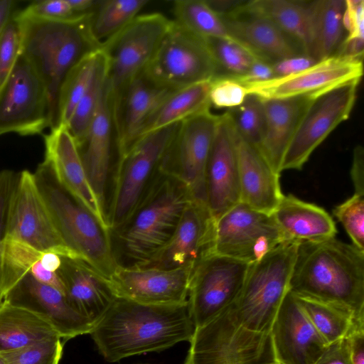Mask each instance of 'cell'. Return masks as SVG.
Wrapping results in <instances>:
<instances>
[{"mask_svg": "<svg viewBox=\"0 0 364 364\" xmlns=\"http://www.w3.org/2000/svg\"><path fill=\"white\" fill-rule=\"evenodd\" d=\"M194 331L188 304L154 306L117 297L90 334L104 358L114 363L189 342Z\"/></svg>", "mask_w": 364, "mask_h": 364, "instance_id": "6da1fadb", "label": "cell"}, {"mask_svg": "<svg viewBox=\"0 0 364 364\" xmlns=\"http://www.w3.org/2000/svg\"><path fill=\"white\" fill-rule=\"evenodd\" d=\"M289 291L344 306L364 318V251L336 237L299 242Z\"/></svg>", "mask_w": 364, "mask_h": 364, "instance_id": "7a4b0ae2", "label": "cell"}, {"mask_svg": "<svg viewBox=\"0 0 364 364\" xmlns=\"http://www.w3.org/2000/svg\"><path fill=\"white\" fill-rule=\"evenodd\" d=\"M21 54L33 65L43 82L50 100L55 126L61 85L70 70L101 45L92 36L89 19L70 21L18 17Z\"/></svg>", "mask_w": 364, "mask_h": 364, "instance_id": "3957f363", "label": "cell"}, {"mask_svg": "<svg viewBox=\"0 0 364 364\" xmlns=\"http://www.w3.org/2000/svg\"><path fill=\"white\" fill-rule=\"evenodd\" d=\"M33 174L65 245L80 260L107 279L119 264L112 250L110 230L63 188L46 160Z\"/></svg>", "mask_w": 364, "mask_h": 364, "instance_id": "277c9868", "label": "cell"}, {"mask_svg": "<svg viewBox=\"0 0 364 364\" xmlns=\"http://www.w3.org/2000/svg\"><path fill=\"white\" fill-rule=\"evenodd\" d=\"M298 242H285L250 264L242 288L230 306L245 328L269 333L279 306L289 290Z\"/></svg>", "mask_w": 364, "mask_h": 364, "instance_id": "5b68a950", "label": "cell"}, {"mask_svg": "<svg viewBox=\"0 0 364 364\" xmlns=\"http://www.w3.org/2000/svg\"><path fill=\"white\" fill-rule=\"evenodd\" d=\"M166 176L122 228V243L132 265L146 263L168 243L191 200L178 181Z\"/></svg>", "mask_w": 364, "mask_h": 364, "instance_id": "8992f818", "label": "cell"}, {"mask_svg": "<svg viewBox=\"0 0 364 364\" xmlns=\"http://www.w3.org/2000/svg\"><path fill=\"white\" fill-rule=\"evenodd\" d=\"M184 364H272L277 362L270 333L249 330L229 306L195 329Z\"/></svg>", "mask_w": 364, "mask_h": 364, "instance_id": "52a82bcc", "label": "cell"}, {"mask_svg": "<svg viewBox=\"0 0 364 364\" xmlns=\"http://www.w3.org/2000/svg\"><path fill=\"white\" fill-rule=\"evenodd\" d=\"M141 73L156 86L172 91L219 75L205 38L173 20Z\"/></svg>", "mask_w": 364, "mask_h": 364, "instance_id": "ba28073f", "label": "cell"}, {"mask_svg": "<svg viewBox=\"0 0 364 364\" xmlns=\"http://www.w3.org/2000/svg\"><path fill=\"white\" fill-rule=\"evenodd\" d=\"M179 123L147 134L118 159L113 196L107 214L110 230L122 229L143 201L145 187L159 168Z\"/></svg>", "mask_w": 364, "mask_h": 364, "instance_id": "9c48e42d", "label": "cell"}, {"mask_svg": "<svg viewBox=\"0 0 364 364\" xmlns=\"http://www.w3.org/2000/svg\"><path fill=\"white\" fill-rule=\"evenodd\" d=\"M171 23L172 20L159 13L139 15L101 45L107 60L109 99L143 71Z\"/></svg>", "mask_w": 364, "mask_h": 364, "instance_id": "30bf717a", "label": "cell"}, {"mask_svg": "<svg viewBox=\"0 0 364 364\" xmlns=\"http://www.w3.org/2000/svg\"><path fill=\"white\" fill-rule=\"evenodd\" d=\"M360 80L350 81L309 96L283 157L281 172L301 170L314 150L353 109Z\"/></svg>", "mask_w": 364, "mask_h": 364, "instance_id": "8fae6325", "label": "cell"}, {"mask_svg": "<svg viewBox=\"0 0 364 364\" xmlns=\"http://www.w3.org/2000/svg\"><path fill=\"white\" fill-rule=\"evenodd\" d=\"M218 118L208 108L181 122L159 166L160 172L185 188L191 200L204 204L206 167Z\"/></svg>", "mask_w": 364, "mask_h": 364, "instance_id": "7c38bea8", "label": "cell"}, {"mask_svg": "<svg viewBox=\"0 0 364 364\" xmlns=\"http://www.w3.org/2000/svg\"><path fill=\"white\" fill-rule=\"evenodd\" d=\"M55 127L43 82L33 65L20 54L0 90V135L30 136Z\"/></svg>", "mask_w": 364, "mask_h": 364, "instance_id": "4fadbf2b", "label": "cell"}, {"mask_svg": "<svg viewBox=\"0 0 364 364\" xmlns=\"http://www.w3.org/2000/svg\"><path fill=\"white\" fill-rule=\"evenodd\" d=\"M285 242L288 241L272 214L255 210L242 203L215 219L212 254L250 264Z\"/></svg>", "mask_w": 364, "mask_h": 364, "instance_id": "5bb4252c", "label": "cell"}, {"mask_svg": "<svg viewBox=\"0 0 364 364\" xmlns=\"http://www.w3.org/2000/svg\"><path fill=\"white\" fill-rule=\"evenodd\" d=\"M4 237L42 252L79 259L62 240L33 174L28 170L18 173L8 206Z\"/></svg>", "mask_w": 364, "mask_h": 364, "instance_id": "9a60e30c", "label": "cell"}, {"mask_svg": "<svg viewBox=\"0 0 364 364\" xmlns=\"http://www.w3.org/2000/svg\"><path fill=\"white\" fill-rule=\"evenodd\" d=\"M250 264L212 254L195 267L189 287L188 306L195 329L206 324L237 298Z\"/></svg>", "mask_w": 364, "mask_h": 364, "instance_id": "2e32d148", "label": "cell"}, {"mask_svg": "<svg viewBox=\"0 0 364 364\" xmlns=\"http://www.w3.org/2000/svg\"><path fill=\"white\" fill-rule=\"evenodd\" d=\"M194 269H162L119 264L107 280L117 298L146 305H182L188 304Z\"/></svg>", "mask_w": 364, "mask_h": 364, "instance_id": "e0dca14e", "label": "cell"}, {"mask_svg": "<svg viewBox=\"0 0 364 364\" xmlns=\"http://www.w3.org/2000/svg\"><path fill=\"white\" fill-rule=\"evenodd\" d=\"M363 60L333 55L293 75L245 85L247 94L262 100L312 96L340 85L360 80Z\"/></svg>", "mask_w": 364, "mask_h": 364, "instance_id": "ac0fdd59", "label": "cell"}, {"mask_svg": "<svg viewBox=\"0 0 364 364\" xmlns=\"http://www.w3.org/2000/svg\"><path fill=\"white\" fill-rule=\"evenodd\" d=\"M206 204L216 219L240 203L236 132L228 111L219 115L205 172Z\"/></svg>", "mask_w": 364, "mask_h": 364, "instance_id": "d6986e66", "label": "cell"}, {"mask_svg": "<svg viewBox=\"0 0 364 364\" xmlns=\"http://www.w3.org/2000/svg\"><path fill=\"white\" fill-rule=\"evenodd\" d=\"M4 301L45 319L63 340L90 333L94 324L81 315L57 289L24 274L7 291Z\"/></svg>", "mask_w": 364, "mask_h": 364, "instance_id": "ffe728a7", "label": "cell"}, {"mask_svg": "<svg viewBox=\"0 0 364 364\" xmlns=\"http://www.w3.org/2000/svg\"><path fill=\"white\" fill-rule=\"evenodd\" d=\"M215 218L206 204L191 200L168 243L149 262L136 265L162 269L196 267L212 255Z\"/></svg>", "mask_w": 364, "mask_h": 364, "instance_id": "44dd1931", "label": "cell"}, {"mask_svg": "<svg viewBox=\"0 0 364 364\" xmlns=\"http://www.w3.org/2000/svg\"><path fill=\"white\" fill-rule=\"evenodd\" d=\"M269 333L277 362L281 364H315L329 346L289 290Z\"/></svg>", "mask_w": 364, "mask_h": 364, "instance_id": "7402d4cb", "label": "cell"}, {"mask_svg": "<svg viewBox=\"0 0 364 364\" xmlns=\"http://www.w3.org/2000/svg\"><path fill=\"white\" fill-rule=\"evenodd\" d=\"M45 160L63 188L102 226L110 230L104 205L87 176L76 142L65 124L51 128L44 136ZM111 231V230H110Z\"/></svg>", "mask_w": 364, "mask_h": 364, "instance_id": "603a6c76", "label": "cell"}, {"mask_svg": "<svg viewBox=\"0 0 364 364\" xmlns=\"http://www.w3.org/2000/svg\"><path fill=\"white\" fill-rule=\"evenodd\" d=\"M171 92L156 86L140 73L119 94L109 98L118 159L134 146L146 119Z\"/></svg>", "mask_w": 364, "mask_h": 364, "instance_id": "cb8c5ba5", "label": "cell"}, {"mask_svg": "<svg viewBox=\"0 0 364 364\" xmlns=\"http://www.w3.org/2000/svg\"><path fill=\"white\" fill-rule=\"evenodd\" d=\"M242 5L233 14L220 16L235 41L259 59L272 64L304 54L300 46L273 23L243 11Z\"/></svg>", "mask_w": 364, "mask_h": 364, "instance_id": "d4e9b609", "label": "cell"}, {"mask_svg": "<svg viewBox=\"0 0 364 364\" xmlns=\"http://www.w3.org/2000/svg\"><path fill=\"white\" fill-rule=\"evenodd\" d=\"M56 273L73 307L94 326L117 298L107 279L82 260L61 257Z\"/></svg>", "mask_w": 364, "mask_h": 364, "instance_id": "484cf974", "label": "cell"}, {"mask_svg": "<svg viewBox=\"0 0 364 364\" xmlns=\"http://www.w3.org/2000/svg\"><path fill=\"white\" fill-rule=\"evenodd\" d=\"M235 132L240 203L272 214L284 195L279 183L280 174L272 168L255 146L241 137L236 129Z\"/></svg>", "mask_w": 364, "mask_h": 364, "instance_id": "4316f807", "label": "cell"}, {"mask_svg": "<svg viewBox=\"0 0 364 364\" xmlns=\"http://www.w3.org/2000/svg\"><path fill=\"white\" fill-rule=\"evenodd\" d=\"M114 132L107 83L88 131L77 145L88 180L104 205Z\"/></svg>", "mask_w": 364, "mask_h": 364, "instance_id": "83f0119b", "label": "cell"}, {"mask_svg": "<svg viewBox=\"0 0 364 364\" xmlns=\"http://www.w3.org/2000/svg\"><path fill=\"white\" fill-rule=\"evenodd\" d=\"M308 100L309 96L262 100L265 124L257 149L278 174L281 173L284 155Z\"/></svg>", "mask_w": 364, "mask_h": 364, "instance_id": "f1b7e54d", "label": "cell"}, {"mask_svg": "<svg viewBox=\"0 0 364 364\" xmlns=\"http://www.w3.org/2000/svg\"><path fill=\"white\" fill-rule=\"evenodd\" d=\"M288 242H314L334 237L337 230L330 215L322 208L283 195L272 213Z\"/></svg>", "mask_w": 364, "mask_h": 364, "instance_id": "f546056e", "label": "cell"}, {"mask_svg": "<svg viewBox=\"0 0 364 364\" xmlns=\"http://www.w3.org/2000/svg\"><path fill=\"white\" fill-rule=\"evenodd\" d=\"M345 0L308 1L309 27L305 54L316 62L333 55L342 42Z\"/></svg>", "mask_w": 364, "mask_h": 364, "instance_id": "4dcf8cb0", "label": "cell"}, {"mask_svg": "<svg viewBox=\"0 0 364 364\" xmlns=\"http://www.w3.org/2000/svg\"><path fill=\"white\" fill-rule=\"evenodd\" d=\"M210 80L200 82L170 92L146 119L135 144L151 132L179 123L188 117L210 108Z\"/></svg>", "mask_w": 364, "mask_h": 364, "instance_id": "1f68e13d", "label": "cell"}, {"mask_svg": "<svg viewBox=\"0 0 364 364\" xmlns=\"http://www.w3.org/2000/svg\"><path fill=\"white\" fill-rule=\"evenodd\" d=\"M55 336L53 328L38 314L6 301L0 306V353Z\"/></svg>", "mask_w": 364, "mask_h": 364, "instance_id": "d6a6232c", "label": "cell"}, {"mask_svg": "<svg viewBox=\"0 0 364 364\" xmlns=\"http://www.w3.org/2000/svg\"><path fill=\"white\" fill-rule=\"evenodd\" d=\"M241 9L273 23L294 40L305 54L309 27L308 1L252 0L244 1Z\"/></svg>", "mask_w": 364, "mask_h": 364, "instance_id": "836d02e7", "label": "cell"}, {"mask_svg": "<svg viewBox=\"0 0 364 364\" xmlns=\"http://www.w3.org/2000/svg\"><path fill=\"white\" fill-rule=\"evenodd\" d=\"M43 253L26 244L4 237L2 257L5 296L17 279L26 273L65 294L64 286L57 273L48 271L43 266Z\"/></svg>", "mask_w": 364, "mask_h": 364, "instance_id": "e575fe53", "label": "cell"}, {"mask_svg": "<svg viewBox=\"0 0 364 364\" xmlns=\"http://www.w3.org/2000/svg\"><path fill=\"white\" fill-rule=\"evenodd\" d=\"M295 296L316 330L328 345L346 338L357 324L364 323V318H358L344 306L309 296Z\"/></svg>", "mask_w": 364, "mask_h": 364, "instance_id": "d590c367", "label": "cell"}, {"mask_svg": "<svg viewBox=\"0 0 364 364\" xmlns=\"http://www.w3.org/2000/svg\"><path fill=\"white\" fill-rule=\"evenodd\" d=\"M149 2V0L98 1L89 19L92 37L102 45L139 16Z\"/></svg>", "mask_w": 364, "mask_h": 364, "instance_id": "8d00e7d4", "label": "cell"}, {"mask_svg": "<svg viewBox=\"0 0 364 364\" xmlns=\"http://www.w3.org/2000/svg\"><path fill=\"white\" fill-rule=\"evenodd\" d=\"M173 11V21L196 35L204 38L235 41L222 18L210 7L206 0L175 1Z\"/></svg>", "mask_w": 364, "mask_h": 364, "instance_id": "74e56055", "label": "cell"}, {"mask_svg": "<svg viewBox=\"0 0 364 364\" xmlns=\"http://www.w3.org/2000/svg\"><path fill=\"white\" fill-rule=\"evenodd\" d=\"M101 47L81 59L65 77L58 95V122L67 125L88 88L102 56Z\"/></svg>", "mask_w": 364, "mask_h": 364, "instance_id": "f35d334b", "label": "cell"}, {"mask_svg": "<svg viewBox=\"0 0 364 364\" xmlns=\"http://www.w3.org/2000/svg\"><path fill=\"white\" fill-rule=\"evenodd\" d=\"M106 83L107 60L102 50L91 82L66 125L77 146L82 141L88 131Z\"/></svg>", "mask_w": 364, "mask_h": 364, "instance_id": "ab89813d", "label": "cell"}, {"mask_svg": "<svg viewBox=\"0 0 364 364\" xmlns=\"http://www.w3.org/2000/svg\"><path fill=\"white\" fill-rule=\"evenodd\" d=\"M205 40L218 67L219 75L241 77L246 73L253 61L259 59L237 41L213 38Z\"/></svg>", "mask_w": 364, "mask_h": 364, "instance_id": "60d3db41", "label": "cell"}, {"mask_svg": "<svg viewBox=\"0 0 364 364\" xmlns=\"http://www.w3.org/2000/svg\"><path fill=\"white\" fill-rule=\"evenodd\" d=\"M227 111L237 132L257 148L265 124L263 100L255 95L248 94L240 105Z\"/></svg>", "mask_w": 364, "mask_h": 364, "instance_id": "b9f144b4", "label": "cell"}, {"mask_svg": "<svg viewBox=\"0 0 364 364\" xmlns=\"http://www.w3.org/2000/svg\"><path fill=\"white\" fill-rule=\"evenodd\" d=\"M61 340L55 336L0 355L6 364H59L63 348Z\"/></svg>", "mask_w": 364, "mask_h": 364, "instance_id": "7bdbcfd3", "label": "cell"}, {"mask_svg": "<svg viewBox=\"0 0 364 364\" xmlns=\"http://www.w3.org/2000/svg\"><path fill=\"white\" fill-rule=\"evenodd\" d=\"M333 213L343 225L352 245L364 251V195L354 193L336 206Z\"/></svg>", "mask_w": 364, "mask_h": 364, "instance_id": "ee69618b", "label": "cell"}, {"mask_svg": "<svg viewBox=\"0 0 364 364\" xmlns=\"http://www.w3.org/2000/svg\"><path fill=\"white\" fill-rule=\"evenodd\" d=\"M14 13L0 35V90L21 54V28Z\"/></svg>", "mask_w": 364, "mask_h": 364, "instance_id": "f6af8a7d", "label": "cell"}, {"mask_svg": "<svg viewBox=\"0 0 364 364\" xmlns=\"http://www.w3.org/2000/svg\"><path fill=\"white\" fill-rule=\"evenodd\" d=\"M245 85L237 78L218 75L210 80L209 102L216 108H235L240 105L247 95Z\"/></svg>", "mask_w": 364, "mask_h": 364, "instance_id": "bcb514c9", "label": "cell"}, {"mask_svg": "<svg viewBox=\"0 0 364 364\" xmlns=\"http://www.w3.org/2000/svg\"><path fill=\"white\" fill-rule=\"evenodd\" d=\"M91 14L82 16H77L72 9L68 0L35 1L21 11H16V14L18 17L60 21L82 19Z\"/></svg>", "mask_w": 364, "mask_h": 364, "instance_id": "7dc6e473", "label": "cell"}, {"mask_svg": "<svg viewBox=\"0 0 364 364\" xmlns=\"http://www.w3.org/2000/svg\"><path fill=\"white\" fill-rule=\"evenodd\" d=\"M18 173L9 169L0 172V306L4 302L3 284V241L5 235V225L9 200L16 184Z\"/></svg>", "mask_w": 364, "mask_h": 364, "instance_id": "c3c4849f", "label": "cell"}, {"mask_svg": "<svg viewBox=\"0 0 364 364\" xmlns=\"http://www.w3.org/2000/svg\"><path fill=\"white\" fill-rule=\"evenodd\" d=\"M343 26L348 38H364V1L345 0Z\"/></svg>", "mask_w": 364, "mask_h": 364, "instance_id": "681fc988", "label": "cell"}, {"mask_svg": "<svg viewBox=\"0 0 364 364\" xmlns=\"http://www.w3.org/2000/svg\"><path fill=\"white\" fill-rule=\"evenodd\" d=\"M316 63L315 60L305 54L287 58L272 64L274 75V77L291 75L311 67Z\"/></svg>", "mask_w": 364, "mask_h": 364, "instance_id": "f907efd6", "label": "cell"}, {"mask_svg": "<svg viewBox=\"0 0 364 364\" xmlns=\"http://www.w3.org/2000/svg\"><path fill=\"white\" fill-rule=\"evenodd\" d=\"M345 340L350 364H364V323L357 324Z\"/></svg>", "mask_w": 364, "mask_h": 364, "instance_id": "816d5d0a", "label": "cell"}, {"mask_svg": "<svg viewBox=\"0 0 364 364\" xmlns=\"http://www.w3.org/2000/svg\"><path fill=\"white\" fill-rule=\"evenodd\" d=\"M274 77L272 64L262 60L256 59L245 75L241 77H235L243 85H247L266 81Z\"/></svg>", "mask_w": 364, "mask_h": 364, "instance_id": "f5cc1de1", "label": "cell"}, {"mask_svg": "<svg viewBox=\"0 0 364 364\" xmlns=\"http://www.w3.org/2000/svg\"><path fill=\"white\" fill-rule=\"evenodd\" d=\"M350 177L355 193L364 195V149L360 144L353 149Z\"/></svg>", "mask_w": 364, "mask_h": 364, "instance_id": "db71d44e", "label": "cell"}, {"mask_svg": "<svg viewBox=\"0 0 364 364\" xmlns=\"http://www.w3.org/2000/svg\"><path fill=\"white\" fill-rule=\"evenodd\" d=\"M315 364H350L345 338L330 344Z\"/></svg>", "mask_w": 364, "mask_h": 364, "instance_id": "11a10c76", "label": "cell"}, {"mask_svg": "<svg viewBox=\"0 0 364 364\" xmlns=\"http://www.w3.org/2000/svg\"><path fill=\"white\" fill-rule=\"evenodd\" d=\"M210 7L220 16L233 14L244 2L235 0H206Z\"/></svg>", "mask_w": 364, "mask_h": 364, "instance_id": "9f6ffc18", "label": "cell"}, {"mask_svg": "<svg viewBox=\"0 0 364 364\" xmlns=\"http://www.w3.org/2000/svg\"><path fill=\"white\" fill-rule=\"evenodd\" d=\"M16 1L0 0V35L15 12Z\"/></svg>", "mask_w": 364, "mask_h": 364, "instance_id": "6f0895ef", "label": "cell"}, {"mask_svg": "<svg viewBox=\"0 0 364 364\" xmlns=\"http://www.w3.org/2000/svg\"><path fill=\"white\" fill-rule=\"evenodd\" d=\"M61 261V257L53 252H43L41 257V263L46 269L53 272L59 269Z\"/></svg>", "mask_w": 364, "mask_h": 364, "instance_id": "680465c9", "label": "cell"}, {"mask_svg": "<svg viewBox=\"0 0 364 364\" xmlns=\"http://www.w3.org/2000/svg\"><path fill=\"white\" fill-rule=\"evenodd\" d=\"M0 364H6L1 355H0Z\"/></svg>", "mask_w": 364, "mask_h": 364, "instance_id": "91938a15", "label": "cell"}, {"mask_svg": "<svg viewBox=\"0 0 364 364\" xmlns=\"http://www.w3.org/2000/svg\"><path fill=\"white\" fill-rule=\"evenodd\" d=\"M272 364H281V363H279L278 362H276V363H272Z\"/></svg>", "mask_w": 364, "mask_h": 364, "instance_id": "94428289", "label": "cell"}]
</instances>
